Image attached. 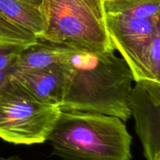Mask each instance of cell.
<instances>
[{"label":"cell","instance_id":"cell-1","mask_svg":"<svg viewBox=\"0 0 160 160\" xmlns=\"http://www.w3.org/2000/svg\"><path fill=\"white\" fill-rule=\"evenodd\" d=\"M114 52L79 50L62 64L67 81L61 110L99 112L123 122L131 118L134 78L124 59Z\"/></svg>","mask_w":160,"mask_h":160},{"label":"cell","instance_id":"cell-2","mask_svg":"<svg viewBox=\"0 0 160 160\" xmlns=\"http://www.w3.org/2000/svg\"><path fill=\"white\" fill-rule=\"evenodd\" d=\"M62 160H131L132 136L117 117L61 110L47 138Z\"/></svg>","mask_w":160,"mask_h":160},{"label":"cell","instance_id":"cell-3","mask_svg":"<svg viewBox=\"0 0 160 160\" xmlns=\"http://www.w3.org/2000/svg\"><path fill=\"white\" fill-rule=\"evenodd\" d=\"M42 38L91 52L115 51L109 40L103 0H44Z\"/></svg>","mask_w":160,"mask_h":160},{"label":"cell","instance_id":"cell-4","mask_svg":"<svg viewBox=\"0 0 160 160\" xmlns=\"http://www.w3.org/2000/svg\"><path fill=\"white\" fill-rule=\"evenodd\" d=\"M61 109L39 101L9 74L0 93V138L13 145L47 141Z\"/></svg>","mask_w":160,"mask_h":160},{"label":"cell","instance_id":"cell-5","mask_svg":"<svg viewBox=\"0 0 160 160\" xmlns=\"http://www.w3.org/2000/svg\"><path fill=\"white\" fill-rule=\"evenodd\" d=\"M106 23L111 44L134 81H160V19L106 13Z\"/></svg>","mask_w":160,"mask_h":160},{"label":"cell","instance_id":"cell-6","mask_svg":"<svg viewBox=\"0 0 160 160\" xmlns=\"http://www.w3.org/2000/svg\"><path fill=\"white\" fill-rule=\"evenodd\" d=\"M135 131L147 160H160V81H136L130 95Z\"/></svg>","mask_w":160,"mask_h":160},{"label":"cell","instance_id":"cell-7","mask_svg":"<svg viewBox=\"0 0 160 160\" xmlns=\"http://www.w3.org/2000/svg\"><path fill=\"white\" fill-rule=\"evenodd\" d=\"M10 77L39 101L59 107L67 81L62 65L37 70L14 68Z\"/></svg>","mask_w":160,"mask_h":160},{"label":"cell","instance_id":"cell-8","mask_svg":"<svg viewBox=\"0 0 160 160\" xmlns=\"http://www.w3.org/2000/svg\"><path fill=\"white\" fill-rule=\"evenodd\" d=\"M79 49L44 39L22 50L17 57L15 68L37 70L56 65H62Z\"/></svg>","mask_w":160,"mask_h":160},{"label":"cell","instance_id":"cell-9","mask_svg":"<svg viewBox=\"0 0 160 160\" xmlns=\"http://www.w3.org/2000/svg\"><path fill=\"white\" fill-rule=\"evenodd\" d=\"M0 13L42 38L46 28L44 0H0Z\"/></svg>","mask_w":160,"mask_h":160},{"label":"cell","instance_id":"cell-10","mask_svg":"<svg viewBox=\"0 0 160 160\" xmlns=\"http://www.w3.org/2000/svg\"><path fill=\"white\" fill-rule=\"evenodd\" d=\"M106 13L160 19V0H103Z\"/></svg>","mask_w":160,"mask_h":160},{"label":"cell","instance_id":"cell-11","mask_svg":"<svg viewBox=\"0 0 160 160\" xmlns=\"http://www.w3.org/2000/svg\"><path fill=\"white\" fill-rule=\"evenodd\" d=\"M37 40L34 34L0 13V51H22Z\"/></svg>","mask_w":160,"mask_h":160},{"label":"cell","instance_id":"cell-12","mask_svg":"<svg viewBox=\"0 0 160 160\" xmlns=\"http://www.w3.org/2000/svg\"><path fill=\"white\" fill-rule=\"evenodd\" d=\"M14 68H15V67H9V68L5 69V70H0V93H1V91L2 90L3 87H4L5 84L7 81L9 74L12 73Z\"/></svg>","mask_w":160,"mask_h":160},{"label":"cell","instance_id":"cell-13","mask_svg":"<svg viewBox=\"0 0 160 160\" xmlns=\"http://www.w3.org/2000/svg\"><path fill=\"white\" fill-rule=\"evenodd\" d=\"M0 160H23V159H22L21 158L19 157L18 156H10V157H8V158L0 157Z\"/></svg>","mask_w":160,"mask_h":160}]
</instances>
